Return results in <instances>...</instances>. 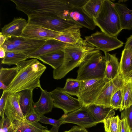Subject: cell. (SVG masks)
<instances>
[{
  "label": "cell",
  "instance_id": "obj_12",
  "mask_svg": "<svg viewBox=\"0 0 132 132\" xmlns=\"http://www.w3.org/2000/svg\"><path fill=\"white\" fill-rule=\"evenodd\" d=\"M19 93H10L7 98L4 111L6 117L12 122L15 120L25 119L19 105Z\"/></svg>",
  "mask_w": 132,
  "mask_h": 132
},
{
  "label": "cell",
  "instance_id": "obj_2",
  "mask_svg": "<svg viewBox=\"0 0 132 132\" xmlns=\"http://www.w3.org/2000/svg\"><path fill=\"white\" fill-rule=\"evenodd\" d=\"M106 62L99 50L89 54L79 66L76 79L80 81L105 77Z\"/></svg>",
  "mask_w": 132,
  "mask_h": 132
},
{
  "label": "cell",
  "instance_id": "obj_33",
  "mask_svg": "<svg viewBox=\"0 0 132 132\" xmlns=\"http://www.w3.org/2000/svg\"><path fill=\"white\" fill-rule=\"evenodd\" d=\"M0 132H13L11 122L6 117H2L0 121Z\"/></svg>",
  "mask_w": 132,
  "mask_h": 132
},
{
  "label": "cell",
  "instance_id": "obj_8",
  "mask_svg": "<svg viewBox=\"0 0 132 132\" xmlns=\"http://www.w3.org/2000/svg\"><path fill=\"white\" fill-rule=\"evenodd\" d=\"M53 103V107L62 109L64 114L73 112L81 108L82 102L59 90L57 87L50 92Z\"/></svg>",
  "mask_w": 132,
  "mask_h": 132
},
{
  "label": "cell",
  "instance_id": "obj_6",
  "mask_svg": "<svg viewBox=\"0 0 132 132\" xmlns=\"http://www.w3.org/2000/svg\"><path fill=\"white\" fill-rule=\"evenodd\" d=\"M28 23L38 25L48 29L62 32L69 29L82 28L80 25L62 19L47 16L28 17Z\"/></svg>",
  "mask_w": 132,
  "mask_h": 132
},
{
  "label": "cell",
  "instance_id": "obj_4",
  "mask_svg": "<svg viewBox=\"0 0 132 132\" xmlns=\"http://www.w3.org/2000/svg\"><path fill=\"white\" fill-rule=\"evenodd\" d=\"M60 18L91 30H94L96 26L93 19L87 15L83 7L73 6L68 0H64Z\"/></svg>",
  "mask_w": 132,
  "mask_h": 132
},
{
  "label": "cell",
  "instance_id": "obj_43",
  "mask_svg": "<svg viewBox=\"0 0 132 132\" xmlns=\"http://www.w3.org/2000/svg\"><path fill=\"white\" fill-rule=\"evenodd\" d=\"M41 132H51L50 130H48V129H45L44 130Z\"/></svg>",
  "mask_w": 132,
  "mask_h": 132
},
{
  "label": "cell",
  "instance_id": "obj_26",
  "mask_svg": "<svg viewBox=\"0 0 132 132\" xmlns=\"http://www.w3.org/2000/svg\"><path fill=\"white\" fill-rule=\"evenodd\" d=\"M81 82L77 79L68 78L63 88L57 87L60 90L67 94L78 97L80 92Z\"/></svg>",
  "mask_w": 132,
  "mask_h": 132
},
{
  "label": "cell",
  "instance_id": "obj_22",
  "mask_svg": "<svg viewBox=\"0 0 132 132\" xmlns=\"http://www.w3.org/2000/svg\"><path fill=\"white\" fill-rule=\"evenodd\" d=\"M79 27L70 28L62 32L54 39L67 44H75L82 39Z\"/></svg>",
  "mask_w": 132,
  "mask_h": 132
},
{
  "label": "cell",
  "instance_id": "obj_27",
  "mask_svg": "<svg viewBox=\"0 0 132 132\" xmlns=\"http://www.w3.org/2000/svg\"><path fill=\"white\" fill-rule=\"evenodd\" d=\"M28 59L25 54L21 52H6V55L1 61L2 64L9 65H16L22 61Z\"/></svg>",
  "mask_w": 132,
  "mask_h": 132
},
{
  "label": "cell",
  "instance_id": "obj_19",
  "mask_svg": "<svg viewBox=\"0 0 132 132\" xmlns=\"http://www.w3.org/2000/svg\"><path fill=\"white\" fill-rule=\"evenodd\" d=\"M104 53L106 62L104 78L110 80L115 78L120 73V63L115 54Z\"/></svg>",
  "mask_w": 132,
  "mask_h": 132
},
{
  "label": "cell",
  "instance_id": "obj_3",
  "mask_svg": "<svg viewBox=\"0 0 132 132\" xmlns=\"http://www.w3.org/2000/svg\"><path fill=\"white\" fill-rule=\"evenodd\" d=\"M93 19L101 31L109 36L117 37L122 30L114 3L110 0H103L100 13Z\"/></svg>",
  "mask_w": 132,
  "mask_h": 132
},
{
  "label": "cell",
  "instance_id": "obj_29",
  "mask_svg": "<svg viewBox=\"0 0 132 132\" xmlns=\"http://www.w3.org/2000/svg\"><path fill=\"white\" fill-rule=\"evenodd\" d=\"M132 58V52L129 50L124 48L122 52L120 62V71L122 75L130 69Z\"/></svg>",
  "mask_w": 132,
  "mask_h": 132
},
{
  "label": "cell",
  "instance_id": "obj_20",
  "mask_svg": "<svg viewBox=\"0 0 132 132\" xmlns=\"http://www.w3.org/2000/svg\"><path fill=\"white\" fill-rule=\"evenodd\" d=\"M114 5L119 16L122 30L132 29V10L121 4L116 3Z\"/></svg>",
  "mask_w": 132,
  "mask_h": 132
},
{
  "label": "cell",
  "instance_id": "obj_39",
  "mask_svg": "<svg viewBox=\"0 0 132 132\" xmlns=\"http://www.w3.org/2000/svg\"><path fill=\"white\" fill-rule=\"evenodd\" d=\"M123 77L125 81H130L132 82V67L124 75Z\"/></svg>",
  "mask_w": 132,
  "mask_h": 132
},
{
  "label": "cell",
  "instance_id": "obj_18",
  "mask_svg": "<svg viewBox=\"0 0 132 132\" xmlns=\"http://www.w3.org/2000/svg\"><path fill=\"white\" fill-rule=\"evenodd\" d=\"M13 132H41L48 129L47 127L42 126L39 122H32L25 119L15 120L11 122Z\"/></svg>",
  "mask_w": 132,
  "mask_h": 132
},
{
  "label": "cell",
  "instance_id": "obj_25",
  "mask_svg": "<svg viewBox=\"0 0 132 132\" xmlns=\"http://www.w3.org/2000/svg\"><path fill=\"white\" fill-rule=\"evenodd\" d=\"M103 0H88L83 7L85 12L93 19L96 18L101 11Z\"/></svg>",
  "mask_w": 132,
  "mask_h": 132
},
{
  "label": "cell",
  "instance_id": "obj_44",
  "mask_svg": "<svg viewBox=\"0 0 132 132\" xmlns=\"http://www.w3.org/2000/svg\"><path fill=\"white\" fill-rule=\"evenodd\" d=\"M131 67H132V58L131 59V66H130V68Z\"/></svg>",
  "mask_w": 132,
  "mask_h": 132
},
{
  "label": "cell",
  "instance_id": "obj_21",
  "mask_svg": "<svg viewBox=\"0 0 132 132\" xmlns=\"http://www.w3.org/2000/svg\"><path fill=\"white\" fill-rule=\"evenodd\" d=\"M64 56V50H60L42 55L37 59L50 65L53 69H56L62 64Z\"/></svg>",
  "mask_w": 132,
  "mask_h": 132
},
{
  "label": "cell",
  "instance_id": "obj_16",
  "mask_svg": "<svg viewBox=\"0 0 132 132\" xmlns=\"http://www.w3.org/2000/svg\"><path fill=\"white\" fill-rule=\"evenodd\" d=\"M40 89V97L37 102L34 103L33 108L34 110L40 117L52 111L53 103L50 92L42 88Z\"/></svg>",
  "mask_w": 132,
  "mask_h": 132
},
{
  "label": "cell",
  "instance_id": "obj_11",
  "mask_svg": "<svg viewBox=\"0 0 132 132\" xmlns=\"http://www.w3.org/2000/svg\"><path fill=\"white\" fill-rule=\"evenodd\" d=\"M61 33L48 29L38 25L28 23L20 36L46 41L49 39L55 38Z\"/></svg>",
  "mask_w": 132,
  "mask_h": 132
},
{
  "label": "cell",
  "instance_id": "obj_42",
  "mask_svg": "<svg viewBox=\"0 0 132 132\" xmlns=\"http://www.w3.org/2000/svg\"><path fill=\"white\" fill-rule=\"evenodd\" d=\"M6 39V37L0 34V46L2 45L5 42Z\"/></svg>",
  "mask_w": 132,
  "mask_h": 132
},
{
  "label": "cell",
  "instance_id": "obj_31",
  "mask_svg": "<svg viewBox=\"0 0 132 132\" xmlns=\"http://www.w3.org/2000/svg\"><path fill=\"white\" fill-rule=\"evenodd\" d=\"M39 122L43 123L52 125V127L50 130L51 132H59L60 126L63 123V120L61 118L59 119L56 120L44 115L40 117Z\"/></svg>",
  "mask_w": 132,
  "mask_h": 132
},
{
  "label": "cell",
  "instance_id": "obj_24",
  "mask_svg": "<svg viewBox=\"0 0 132 132\" xmlns=\"http://www.w3.org/2000/svg\"><path fill=\"white\" fill-rule=\"evenodd\" d=\"M19 72L16 66L11 68L2 67L0 70V89L5 90L11 83Z\"/></svg>",
  "mask_w": 132,
  "mask_h": 132
},
{
  "label": "cell",
  "instance_id": "obj_38",
  "mask_svg": "<svg viewBox=\"0 0 132 132\" xmlns=\"http://www.w3.org/2000/svg\"><path fill=\"white\" fill-rule=\"evenodd\" d=\"M63 132H89L85 128L80 127L79 126H75L73 127L70 129L65 131Z\"/></svg>",
  "mask_w": 132,
  "mask_h": 132
},
{
  "label": "cell",
  "instance_id": "obj_28",
  "mask_svg": "<svg viewBox=\"0 0 132 132\" xmlns=\"http://www.w3.org/2000/svg\"><path fill=\"white\" fill-rule=\"evenodd\" d=\"M122 97L120 111L132 105V82L125 81L122 88Z\"/></svg>",
  "mask_w": 132,
  "mask_h": 132
},
{
  "label": "cell",
  "instance_id": "obj_15",
  "mask_svg": "<svg viewBox=\"0 0 132 132\" xmlns=\"http://www.w3.org/2000/svg\"><path fill=\"white\" fill-rule=\"evenodd\" d=\"M27 24L25 19L14 18L12 21L2 28L0 34L5 36L6 38L20 36Z\"/></svg>",
  "mask_w": 132,
  "mask_h": 132
},
{
  "label": "cell",
  "instance_id": "obj_1",
  "mask_svg": "<svg viewBox=\"0 0 132 132\" xmlns=\"http://www.w3.org/2000/svg\"><path fill=\"white\" fill-rule=\"evenodd\" d=\"M16 65L18 72L5 90L14 93L26 89L33 90L38 87L42 88L40 78L46 69L45 66L35 58L22 61Z\"/></svg>",
  "mask_w": 132,
  "mask_h": 132
},
{
  "label": "cell",
  "instance_id": "obj_40",
  "mask_svg": "<svg viewBox=\"0 0 132 132\" xmlns=\"http://www.w3.org/2000/svg\"><path fill=\"white\" fill-rule=\"evenodd\" d=\"M124 48L129 50L132 52V35L127 38Z\"/></svg>",
  "mask_w": 132,
  "mask_h": 132
},
{
  "label": "cell",
  "instance_id": "obj_13",
  "mask_svg": "<svg viewBox=\"0 0 132 132\" xmlns=\"http://www.w3.org/2000/svg\"><path fill=\"white\" fill-rule=\"evenodd\" d=\"M6 40L13 44L27 56L39 48L46 41L21 36L7 38Z\"/></svg>",
  "mask_w": 132,
  "mask_h": 132
},
{
  "label": "cell",
  "instance_id": "obj_41",
  "mask_svg": "<svg viewBox=\"0 0 132 132\" xmlns=\"http://www.w3.org/2000/svg\"><path fill=\"white\" fill-rule=\"evenodd\" d=\"M6 55V52L4 49L2 47H0V58L3 59Z\"/></svg>",
  "mask_w": 132,
  "mask_h": 132
},
{
  "label": "cell",
  "instance_id": "obj_17",
  "mask_svg": "<svg viewBox=\"0 0 132 132\" xmlns=\"http://www.w3.org/2000/svg\"><path fill=\"white\" fill-rule=\"evenodd\" d=\"M87 106L96 123H103L106 119L113 116L115 114L113 108L103 105L93 104Z\"/></svg>",
  "mask_w": 132,
  "mask_h": 132
},
{
  "label": "cell",
  "instance_id": "obj_9",
  "mask_svg": "<svg viewBox=\"0 0 132 132\" xmlns=\"http://www.w3.org/2000/svg\"><path fill=\"white\" fill-rule=\"evenodd\" d=\"M61 118L63 124L71 123L84 128H89L97 124L93 118L87 106L83 105L81 108L66 114Z\"/></svg>",
  "mask_w": 132,
  "mask_h": 132
},
{
  "label": "cell",
  "instance_id": "obj_37",
  "mask_svg": "<svg viewBox=\"0 0 132 132\" xmlns=\"http://www.w3.org/2000/svg\"><path fill=\"white\" fill-rule=\"evenodd\" d=\"M120 132H132L126 118L122 119L120 120Z\"/></svg>",
  "mask_w": 132,
  "mask_h": 132
},
{
  "label": "cell",
  "instance_id": "obj_14",
  "mask_svg": "<svg viewBox=\"0 0 132 132\" xmlns=\"http://www.w3.org/2000/svg\"><path fill=\"white\" fill-rule=\"evenodd\" d=\"M68 44L55 39L46 40L45 43L38 49L27 55L28 58L37 59L46 54L60 50H64Z\"/></svg>",
  "mask_w": 132,
  "mask_h": 132
},
{
  "label": "cell",
  "instance_id": "obj_32",
  "mask_svg": "<svg viewBox=\"0 0 132 132\" xmlns=\"http://www.w3.org/2000/svg\"><path fill=\"white\" fill-rule=\"evenodd\" d=\"M116 91L112 96L110 103V107L114 109H120L121 107L122 101V89Z\"/></svg>",
  "mask_w": 132,
  "mask_h": 132
},
{
  "label": "cell",
  "instance_id": "obj_30",
  "mask_svg": "<svg viewBox=\"0 0 132 132\" xmlns=\"http://www.w3.org/2000/svg\"><path fill=\"white\" fill-rule=\"evenodd\" d=\"M120 120L117 116L109 118L103 121L105 132H120Z\"/></svg>",
  "mask_w": 132,
  "mask_h": 132
},
{
  "label": "cell",
  "instance_id": "obj_45",
  "mask_svg": "<svg viewBox=\"0 0 132 132\" xmlns=\"http://www.w3.org/2000/svg\"></svg>",
  "mask_w": 132,
  "mask_h": 132
},
{
  "label": "cell",
  "instance_id": "obj_10",
  "mask_svg": "<svg viewBox=\"0 0 132 132\" xmlns=\"http://www.w3.org/2000/svg\"><path fill=\"white\" fill-rule=\"evenodd\" d=\"M125 82L123 75L120 72L115 78L106 83L94 104L110 107L112 96L116 91L122 88Z\"/></svg>",
  "mask_w": 132,
  "mask_h": 132
},
{
  "label": "cell",
  "instance_id": "obj_23",
  "mask_svg": "<svg viewBox=\"0 0 132 132\" xmlns=\"http://www.w3.org/2000/svg\"><path fill=\"white\" fill-rule=\"evenodd\" d=\"M33 90L27 89L19 92V103L22 113L25 116L33 110Z\"/></svg>",
  "mask_w": 132,
  "mask_h": 132
},
{
  "label": "cell",
  "instance_id": "obj_5",
  "mask_svg": "<svg viewBox=\"0 0 132 132\" xmlns=\"http://www.w3.org/2000/svg\"><path fill=\"white\" fill-rule=\"evenodd\" d=\"M109 81L104 78L81 81L78 99L86 106L94 104L102 88Z\"/></svg>",
  "mask_w": 132,
  "mask_h": 132
},
{
  "label": "cell",
  "instance_id": "obj_34",
  "mask_svg": "<svg viewBox=\"0 0 132 132\" xmlns=\"http://www.w3.org/2000/svg\"><path fill=\"white\" fill-rule=\"evenodd\" d=\"M121 119L126 118L128 125L132 131V105L122 111Z\"/></svg>",
  "mask_w": 132,
  "mask_h": 132
},
{
  "label": "cell",
  "instance_id": "obj_7",
  "mask_svg": "<svg viewBox=\"0 0 132 132\" xmlns=\"http://www.w3.org/2000/svg\"><path fill=\"white\" fill-rule=\"evenodd\" d=\"M85 38L88 43L104 52L120 48L123 44L117 37L109 36L101 31H97Z\"/></svg>",
  "mask_w": 132,
  "mask_h": 132
},
{
  "label": "cell",
  "instance_id": "obj_35",
  "mask_svg": "<svg viewBox=\"0 0 132 132\" xmlns=\"http://www.w3.org/2000/svg\"><path fill=\"white\" fill-rule=\"evenodd\" d=\"M10 93L4 90L0 100V115L1 117L4 116L5 106L8 96Z\"/></svg>",
  "mask_w": 132,
  "mask_h": 132
},
{
  "label": "cell",
  "instance_id": "obj_36",
  "mask_svg": "<svg viewBox=\"0 0 132 132\" xmlns=\"http://www.w3.org/2000/svg\"><path fill=\"white\" fill-rule=\"evenodd\" d=\"M24 118L32 122H39L40 118V117L33 110L25 116Z\"/></svg>",
  "mask_w": 132,
  "mask_h": 132
}]
</instances>
